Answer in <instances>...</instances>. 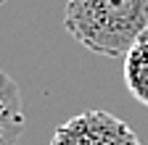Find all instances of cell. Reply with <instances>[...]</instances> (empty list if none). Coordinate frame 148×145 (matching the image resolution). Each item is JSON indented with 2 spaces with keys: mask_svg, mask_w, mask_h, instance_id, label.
<instances>
[{
  "mask_svg": "<svg viewBox=\"0 0 148 145\" xmlns=\"http://www.w3.org/2000/svg\"><path fill=\"white\" fill-rule=\"evenodd\" d=\"M64 29L98 56L124 58L148 34V0H66Z\"/></svg>",
  "mask_w": 148,
  "mask_h": 145,
  "instance_id": "cell-1",
  "label": "cell"
},
{
  "mask_svg": "<svg viewBox=\"0 0 148 145\" xmlns=\"http://www.w3.org/2000/svg\"><path fill=\"white\" fill-rule=\"evenodd\" d=\"M50 145H140V140L119 116L90 108L64 121L53 132Z\"/></svg>",
  "mask_w": 148,
  "mask_h": 145,
  "instance_id": "cell-2",
  "label": "cell"
},
{
  "mask_svg": "<svg viewBox=\"0 0 148 145\" xmlns=\"http://www.w3.org/2000/svg\"><path fill=\"white\" fill-rule=\"evenodd\" d=\"M24 127L27 116L21 106V90L5 71H0V145H16Z\"/></svg>",
  "mask_w": 148,
  "mask_h": 145,
  "instance_id": "cell-3",
  "label": "cell"
},
{
  "mask_svg": "<svg viewBox=\"0 0 148 145\" xmlns=\"http://www.w3.org/2000/svg\"><path fill=\"white\" fill-rule=\"evenodd\" d=\"M124 84L130 95L148 108V34L124 56Z\"/></svg>",
  "mask_w": 148,
  "mask_h": 145,
  "instance_id": "cell-4",
  "label": "cell"
},
{
  "mask_svg": "<svg viewBox=\"0 0 148 145\" xmlns=\"http://www.w3.org/2000/svg\"><path fill=\"white\" fill-rule=\"evenodd\" d=\"M0 3H3V0H0Z\"/></svg>",
  "mask_w": 148,
  "mask_h": 145,
  "instance_id": "cell-5",
  "label": "cell"
}]
</instances>
